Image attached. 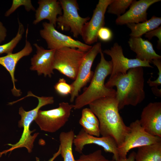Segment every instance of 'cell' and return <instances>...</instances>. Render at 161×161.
<instances>
[{
    "label": "cell",
    "instance_id": "obj_26",
    "mask_svg": "<svg viewBox=\"0 0 161 161\" xmlns=\"http://www.w3.org/2000/svg\"><path fill=\"white\" fill-rule=\"evenodd\" d=\"M54 88L56 92L59 95L65 96L72 93L73 88L71 84L67 83L64 78H60L55 84Z\"/></svg>",
    "mask_w": 161,
    "mask_h": 161
},
{
    "label": "cell",
    "instance_id": "obj_35",
    "mask_svg": "<svg viewBox=\"0 0 161 161\" xmlns=\"http://www.w3.org/2000/svg\"><path fill=\"white\" fill-rule=\"evenodd\" d=\"M61 154V149L60 147L59 148L58 151L54 153L53 155V156L47 161H54ZM36 161H41L39 158L37 157H35Z\"/></svg>",
    "mask_w": 161,
    "mask_h": 161
},
{
    "label": "cell",
    "instance_id": "obj_16",
    "mask_svg": "<svg viewBox=\"0 0 161 161\" xmlns=\"http://www.w3.org/2000/svg\"><path fill=\"white\" fill-rule=\"evenodd\" d=\"M160 0H133L129 9L126 12L117 17L115 23L118 25L129 23H138L147 20V11L152 4Z\"/></svg>",
    "mask_w": 161,
    "mask_h": 161
},
{
    "label": "cell",
    "instance_id": "obj_32",
    "mask_svg": "<svg viewBox=\"0 0 161 161\" xmlns=\"http://www.w3.org/2000/svg\"><path fill=\"white\" fill-rule=\"evenodd\" d=\"M145 36L149 40H151L154 36L158 38L157 47L160 49L161 46V27L160 26L158 28L151 31L145 34Z\"/></svg>",
    "mask_w": 161,
    "mask_h": 161
},
{
    "label": "cell",
    "instance_id": "obj_4",
    "mask_svg": "<svg viewBox=\"0 0 161 161\" xmlns=\"http://www.w3.org/2000/svg\"><path fill=\"white\" fill-rule=\"evenodd\" d=\"M28 96L37 98L38 101V105L35 108L28 111H25L22 106L19 108L18 113L21 118L18 122V126L23 128L22 134L19 141L15 144H7L11 147L10 148L0 152V157L3 154H6L15 149L23 147L25 148L29 153L32 152L34 142L39 133H35L32 135V133L35 131V130L32 131L30 130V125L35 120L39 110L41 107L48 104H52L54 101L53 97H38L32 94L31 92L28 93Z\"/></svg>",
    "mask_w": 161,
    "mask_h": 161
},
{
    "label": "cell",
    "instance_id": "obj_19",
    "mask_svg": "<svg viewBox=\"0 0 161 161\" xmlns=\"http://www.w3.org/2000/svg\"><path fill=\"white\" fill-rule=\"evenodd\" d=\"M128 43L131 49L136 53L137 58L150 63L154 59L161 58L154 50L152 44L147 40L130 37Z\"/></svg>",
    "mask_w": 161,
    "mask_h": 161
},
{
    "label": "cell",
    "instance_id": "obj_34",
    "mask_svg": "<svg viewBox=\"0 0 161 161\" xmlns=\"http://www.w3.org/2000/svg\"><path fill=\"white\" fill-rule=\"evenodd\" d=\"M136 153L133 151L131 152L128 157L126 158H120L118 161H135Z\"/></svg>",
    "mask_w": 161,
    "mask_h": 161
},
{
    "label": "cell",
    "instance_id": "obj_8",
    "mask_svg": "<svg viewBox=\"0 0 161 161\" xmlns=\"http://www.w3.org/2000/svg\"><path fill=\"white\" fill-rule=\"evenodd\" d=\"M42 26L39 33L45 41L48 49L56 50L66 47L78 49L86 52L92 47L61 33L55 29L53 24L49 22H43Z\"/></svg>",
    "mask_w": 161,
    "mask_h": 161
},
{
    "label": "cell",
    "instance_id": "obj_31",
    "mask_svg": "<svg viewBox=\"0 0 161 161\" xmlns=\"http://www.w3.org/2000/svg\"><path fill=\"white\" fill-rule=\"evenodd\" d=\"M97 37L101 41L104 42L110 41L113 37L112 32L109 28L103 27L98 30Z\"/></svg>",
    "mask_w": 161,
    "mask_h": 161
},
{
    "label": "cell",
    "instance_id": "obj_25",
    "mask_svg": "<svg viewBox=\"0 0 161 161\" xmlns=\"http://www.w3.org/2000/svg\"><path fill=\"white\" fill-rule=\"evenodd\" d=\"M23 6L27 12L31 10L35 11V9L32 5L30 0H13L11 6L5 13L4 16L8 17L13 13L18 7Z\"/></svg>",
    "mask_w": 161,
    "mask_h": 161
},
{
    "label": "cell",
    "instance_id": "obj_2",
    "mask_svg": "<svg viewBox=\"0 0 161 161\" xmlns=\"http://www.w3.org/2000/svg\"><path fill=\"white\" fill-rule=\"evenodd\" d=\"M105 85L108 88L116 87L115 98L119 110L126 106H135L145 97L144 73L142 67L131 68L126 74L118 73L110 76Z\"/></svg>",
    "mask_w": 161,
    "mask_h": 161
},
{
    "label": "cell",
    "instance_id": "obj_36",
    "mask_svg": "<svg viewBox=\"0 0 161 161\" xmlns=\"http://www.w3.org/2000/svg\"><path fill=\"white\" fill-rule=\"evenodd\" d=\"M151 90L153 93L156 96L161 97V90L158 87H153L151 88Z\"/></svg>",
    "mask_w": 161,
    "mask_h": 161
},
{
    "label": "cell",
    "instance_id": "obj_22",
    "mask_svg": "<svg viewBox=\"0 0 161 161\" xmlns=\"http://www.w3.org/2000/svg\"><path fill=\"white\" fill-rule=\"evenodd\" d=\"M73 130L61 132L59 136L61 154L63 161H77L74 157L72 146L75 137Z\"/></svg>",
    "mask_w": 161,
    "mask_h": 161
},
{
    "label": "cell",
    "instance_id": "obj_5",
    "mask_svg": "<svg viewBox=\"0 0 161 161\" xmlns=\"http://www.w3.org/2000/svg\"><path fill=\"white\" fill-rule=\"evenodd\" d=\"M74 104L60 103L56 108L47 110H39L34 121L43 131L54 133L63 127L68 121Z\"/></svg>",
    "mask_w": 161,
    "mask_h": 161
},
{
    "label": "cell",
    "instance_id": "obj_27",
    "mask_svg": "<svg viewBox=\"0 0 161 161\" xmlns=\"http://www.w3.org/2000/svg\"><path fill=\"white\" fill-rule=\"evenodd\" d=\"M77 161H115L113 159L109 160L106 159L102 154L101 150H97L87 154H82Z\"/></svg>",
    "mask_w": 161,
    "mask_h": 161
},
{
    "label": "cell",
    "instance_id": "obj_28",
    "mask_svg": "<svg viewBox=\"0 0 161 161\" xmlns=\"http://www.w3.org/2000/svg\"><path fill=\"white\" fill-rule=\"evenodd\" d=\"M79 123L86 133L91 135L99 137L100 133L98 126L89 123L82 117Z\"/></svg>",
    "mask_w": 161,
    "mask_h": 161
},
{
    "label": "cell",
    "instance_id": "obj_11",
    "mask_svg": "<svg viewBox=\"0 0 161 161\" xmlns=\"http://www.w3.org/2000/svg\"><path fill=\"white\" fill-rule=\"evenodd\" d=\"M113 0H99L93 10L92 16L83 27L81 36L85 44L90 45L97 41L98 30L104 27L105 14Z\"/></svg>",
    "mask_w": 161,
    "mask_h": 161
},
{
    "label": "cell",
    "instance_id": "obj_6",
    "mask_svg": "<svg viewBox=\"0 0 161 161\" xmlns=\"http://www.w3.org/2000/svg\"><path fill=\"white\" fill-rule=\"evenodd\" d=\"M62 9V14L58 17L56 24L58 29L70 31L73 37L81 36L83 27L90 18H83L79 15L78 4L76 0H59Z\"/></svg>",
    "mask_w": 161,
    "mask_h": 161
},
{
    "label": "cell",
    "instance_id": "obj_9",
    "mask_svg": "<svg viewBox=\"0 0 161 161\" xmlns=\"http://www.w3.org/2000/svg\"><path fill=\"white\" fill-rule=\"evenodd\" d=\"M130 131L123 143L118 147L120 158H126L131 149L161 141V137L153 136L146 131L139 120L132 122L129 126Z\"/></svg>",
    "mask_w": 161,
    "mask_h": 161
},
{
    "label": "cell",
    "instance_id": "obj_17",
    "mask_svg": "<svg viewBox=\"0 0 161 161\" xmlns=\"http://www.w3.org/2000/svg\"><path fill=\"white\" fill-rule=\"evenodd\" d=\"M28 26V25L26 31L25 42L24 47L17 52L8 54L5 56L0 57V64L4 66L10 73L13 85L11 91L13 95L16 97L20 96L22 94L21 90L17 89L15 85V83L17 81L14 76L16 64L22 58L29 55L33 51L32 46L27 40Z\"/></svg>",
    "mask_w": 161,
    "mask_h": 161
},
{
    "label": "cell",
    "instance_id": "obj_7",
    "mask_svg": "<svg viewBox=\"0 0 161 161\" xmlns=\"http://www.w3.org/2000/svg\"><path fill=\"white\" fill-rule=\"evenodd\" d=\"M86 52L78 49L66 47L55 50L54 69L75 80Z\"/></svg>",
    "mask_w": 161,
    "mask_h": 161
},
{
    "label": "cell",
    "instance_id": "obj_20",
    "mask_svg": "<svg viewBox=\"0 0 161 161\" xmlns=\"http://www.w3.org/2000/svg\"><path fill=\"white\" fill-rule=\"evenodd\" d=\"M161 24V17L155 16L149 20L138 23H129L126 25L131 30L130 37H141L142 35L160 27Z\"/></svg>",
    "mask_w": 161,
    "mask_h": 161
},
{
    "label": "cell",
    "instance_id": "obj_12",
    "mask_svg": "<svg viewBox=\"0 0 161 161\" xmlns=\"http://www.w3.org/2000/svg\"><path fill=\"white\" fill-rule=\"evenodd\" d=\"M111 58L112 70L110 76L118 73L126 74L128 71L132 68L138 67L153 68L150 63L145 61H141L137 58L129 59L123 55L122 47L115 42L110 49L102 51Z\"/></svg>",
    "mask_w": 161,
    "mask_h": 161
},
{
    "label": "cell",
    "instance_id": "obj_30",
    "mask_svg": "<svg viewBox=\"0 0 161 161\" xmlns=\"http://www.w3.org/2000/svg\"><path fill=\"white\" fill-rule=\"evenodd\" d=\"M81 117L89 123L99 126L98 119L89 108H85L83 109Z\"/></svg>",
    "mask_w": 161,
    "mask_h": 161
},
{
    "label": "cell",
    "instance_id": "obj_3",
    "mask_svg": "<svg viewBox=\"0 0 161 161\" xmlns=\"http://www.w3.org/2000/svg\"><path fill=\"white\" fill-rule=\"evenodd\" d=\"M100 60L97 65L89 86L75 100V109H80L98 99L106 97H115L116 90L106 87L105 83L106 77L112 72L111 61L106 60L101 50Z\"/></svg>",
    "mask_w": 161,
    "mask_h": 161
},
{
    "label": "cell",
    "instance_id": "obj_23",
    "mask_svg": "<svg viewBox=\"0 0 161 161\" xmlns=\"http://www.w3.org/2000/svg\"><path fill=\"white\" fill-rule=\"evenodd\" d=\"M18 27L16 35L8 42L0 45V54L4 53L7 54L12 53L14 49L21 39L24 32V27L18 18Z\"/></svg>",
    "mask_w": 161,
    "mask_h": 161
},
{
    "label": "cell",
    "instance_id": "obj_21",
    "mask_svg": "<svg viewBox=\"0 0 161 161\" xmlns=\"http://www.w3.org/2000/svg\"><path fill=\"white\" fill-rule=\"evenodd\" d=\"M135 161H161V141L138 148Z\"/></svg>",
    "mask_w": 161,
    "mask_h": 161
},
{
    "label": "cell",
    "instance_id": "obj_14",
    "mask_svg": "<svg viewBox=\"0 0 161 161\" xmlns=\"http://www.w3.org/2000/svg\"><path fill=\"white\" fill-rule=\"evenodd\" d=\"M141 126L149 134L161 137V102L148 103L143 109L139 120Z\"/></svg>",
    "mask_w": 161,
    "mask_h": 161
},
{
    "label": "cell",
    "instance_id": "obj_24",
    "mask_svg": "<svg viewBox=\"0 0 161 161\" xmlns=\"http://www.w3.org/2000/svg\"><path fill=\"white\" fill-rule=\"evenodd\" d=\"M133 0H113L107 8V12L119 17L124 14Z\"/></svg>",
    "mask_w": 161,
    "mask_h": 161
},
{
    "label": "cell",
    "instance_id": "obj_15",
    "mask_svg": "<svg viewBox=\"0 0 161 161\" xmlns=\"http://www.w3.org/2000/svg\"><path fill=\"white\" fill-rule=\"evenodd\" d=\"M33 45L36 49V54L31 59L32 71H36L38 75H43L45 77H51L54 74L53 70L54 55L55 50L45 49L37 43Z\"/></svg>",
    "mask_w": 161,
    "mask_h": 161
},
{
    "label": "cell",
    "instance_id": "obj_33",
    "mask_svg": "<svg viewBox=\"0 0 161 161\" xmlns=\"http://www.w3.org/2000/svg\"><path fill=\"white\" fill-rule=\"evenodd\" d=\"M7 36V30L0 21V44L4 41Z\"/></svg>",
    "mask_w": 161,
    "mask_h": 161
},
{
    "label": "cell",
    "instance_id": "obj_18",
    "mask_svg": "<svg viewBox=\"0 0 161 161\" xmlns=\"http://www.w3.org/2000/svg\"><path fill=\"white\" fill-rule=\"evenodd\" d=\"M38 7L35 10V19L32 24L35 25L44 19L55 27L58 16L62 14V9L59 1L39 0L38 1Z\"/></svg>",
    "mask_w": 161,
    "mask_h": 161
},
{
    "label": "cell",
    "instance_id": "obj_10",
    "mask_svg": "<svg viewBox=\"0 0 161 161\" xmlns=\"http://www.w3.org/2000/svg\"><path fill=\"white\" fill-rule=\"evenodd\" d=\"M101 49L100 42H97L92 46L85 54L79 67L77 77L71 84L73 90L70 95V102H73L75 97L79 95L81 89L90 82L94 72L91 70L93 62L97 55Z\"/></svg>",
    "mask_w": 161,
    "mask_h": 161
},
{
    "label": "cell",
    "instance_id": "obj_29",
    "mask_svg": "<svg viewBox=\"0 0 161 161\" xmlns=\"http://www.w3.org/2000/svg\"><path fill=\"white\" fill-rule=\"evenodd\" d=\"M151 63H152L157 66L158 70V77L155 80L152 81L149 79L147 81V83L150 86L158 87L161 84V58L154 59L152 60Z\"/></svg>",
    "mask_w": 161,
    "mask_h": 161
},
{
    "label": "cell",
    "instance_id": "obj_13",
    "mask_svg": "<svg viewBox=\"0 0 161 161\" xmlns=\"http://www.w3.org/2000/svg\"><path fill=\"white\" fill-rule=\"evenodd\" d=\"M73 144L75 150L80 154L82 153L85 145L94 144L103 148L106 152L112 153L113 159L118 161L120 157L118 153V146L115 140L110 137H97L86 133L83 128L75 136Z\"/></svg>",
    "mask_w": 161,
    "mask_h": 161
},
{
    "label": "cell",
    "instance_id": "obj_1",
    "mask_svg": "<svg viewBox=\"0 0 161 161\" xmlns=\"http://www.w3.org/2000/svg\"><path fill=\"white\" fill-rule=\"evenodd\" d=\"M89 109L99 122L100 135L114 139L120 145L130 131L119 113L115 97H106L95 100L89 104Z\"/></svg>",
    "mask_w": 161,
    "mask_h": 161
}]
</instances>
